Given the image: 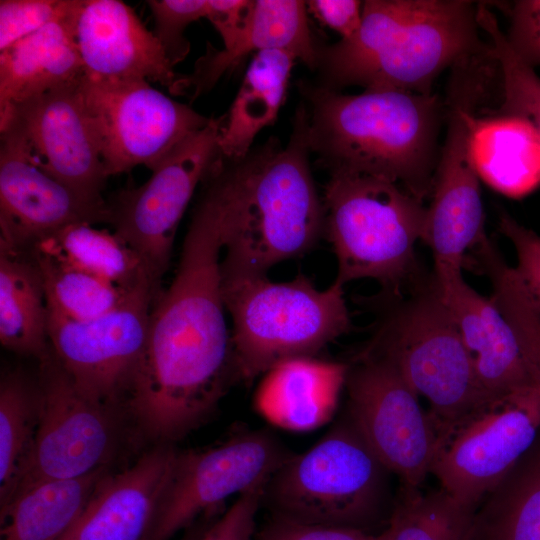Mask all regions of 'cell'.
<instances>
[{
	"label": "cell",
	"mask_w": 540,
	"mask_h": 540,
	"mask_svg": "<svg viewBox=\"0 0 540 540\" xmlns=\"http://www.w3.org/2000/svg\"><path fill=\"white\" fill-rule=\"evenodd\" d=\"M203 184L175 276L154 298L123 399L140 430L158 443L196 429L237 381L222 293V192L214 177Z\"/></svg>",
	"instance_id": "1"
},
{
	"label": "cell",
	"mask_w": 540,
	"mask_h": 540,
	"mask_svg": "<svg viewBox=\"0 0 540 540\" xmlns=\"http://www.w3.org/2000/svg\"><path fill=\"white\" fill-rule=\"evenodd\" d=\"M308 124L302 101L286 146L271 137L242 159L216 158L224 211L222 274L266 276L324 237L325 208L310 168Z\"/></svg>",
	"instance_id": "2"
},
{
	"label": "cell",
	"mask_w": 540,
	"mask_h": 540,
	"mask_svg": "<svg viewBox=\"0 0 540 540\" xmlns=\"http://www.w3.org/2000/svg\"><path fill=\"white\" fill-rule=\"evenodd\" d=\"M308 143L329 175H367L430 198L441 145L445 105L437 94L394 89L343 94L300 79Z\"/></svg>",
	"instance_id": "3"
},
{
	"label": "cell",
	"mask_w": 540,
	"mask_h": 540,
	"mask_svg": "<svg viewBox=\"0 0 540 540\" xmlns=\"http://www.w3.org/2000/svg\"><path fill=\"white\" fill-rule=\"evenodd\" d=\"M477 6L466 0H367L358 31L319 43L316 84L335 91L394 89L432 94L445 69L488 47Z\"/></svg>",
	"instance_id": "4"
},
{
	"label": "cell",
	"mask_w": 540,
	"mask_h": 540,
	"mask_svg": "<svg viewBox=\"0 0 540 540\" xmlns=\"http://www.w3.org/2000/svg\"><path fill=\"white\" fill-rule=\"evenodd\" d=\"M375 332L360 353L393 364L429 415L440 446L491 404L482 391L453 316L433 271L400 296L373 297Z\"/></svg>",
	"instance_id": "5"
},
{
	"label": "cell",
	"mask_w": 540,
	"mask_h": 540,
	"mask_svg": "<svg viewBox=\"0 0 540 540\" xmlns=\"http://www.w3.org/2000/svg\"><path fill=\"white\" fill-rule=\"evenodd\" d=\"M322 198L336 283L371 279L380 294L400 296L429 274L415 251L426 225L423 201L394 182L351 174L330 175Z\"/></svg>",
	"instance_id": "6"
},
{
	"label": "cell",
	"mask_w": 540,
	"mask_h": 540,
	"mask_svg": "<svg viewBox=\"0 0 540 540\" xmlns=\"http://www.w3.org/2000/svg\"><path fill=\"white\" fill-rule=\"evenodd\" d=\"M343 288L334 281L318 289L303 274L284 282L222 274L237 381L251 382L286 360L314 357L347 334L352 323Z\"/></svg>",
	"instance_id": "7"
},
{
	"label": "cell",
	"mask_w": 540,
	"mask_h": 540,
	"mask_svg": "<svg viewBox=\"0 0 540 540\" xmlns=\"http://www.w3.org/2000/svg\"><path fill=\"white\" fill-rule=\"evenodd\" d=\"M389 474L346 416L311 448L286 458L264 500L282 517L364 530L385 505Z\"/></svg>",
	"instance_id": "8"
},
{
	"label": "cell",
	"mask_w": 540,
	"mask_h": 540,
	"mask_svg": "<svg viewBox=\"0 0 540 540\" xmlns=\"http://www.w3.org/2000/svg\"><path fill=\"white\" fill-rule=\"evenodd\" d=\"M79 90L107 177L138 165L153 170L183 139L212 119L166 96L145 79L101 80L83 75Z\"/></svg>",
	"instance_id": "9"
},
{
	"label": "cell",
	"mask_w": 540,
	"mask_h": 540,
	"mask_svg": "<svg viewBox=\"0 0 540 540\" xmlns=\"http://www.w3.org/2000/svg\"><path fill=\"white\" fill-rule=\"evenodd\" d=\"M40 363L39 424L10 500L41 482L78 478L108 468L119 443L120 408L82 393L51 354Z\"/></svg>",
	"instance_id": "10"
},
{
	"label": "cell",
	"mask_w": 540,
	"mask_h": 540,
	"mask_svg": "<svg viewBox=\"0 0 540 540\" xmlns=\"http://www.w3.org/2000/svg\"><path fill=\"white\" fill-rule=\"evenodd\" d=\"M348 417L403 488H420L439 450L435 425L418 395L389 361L359 354L349 366Z\"/></svg>",
	"instance_id": "11"
},
{
	"label": "cell",
	"mask_w": 540,
	"mask_h": 540,
	"mask_svg": "<svg viewBox=\"0 0 540 540\" xmlns=\"http://www.w3.org/2000/svg\"><path fill=\"white\" fill-rule=\"evenodd\" d=\"M225 116L175 146L141 186L122 190L109 207L114 232L142 258L160 282L173 250L178 225L195 192L219 155Z\"/></svg>",
	"instance_id": "12"
},
{
	"label": "cell",
	"mask_w": 540,
	"mask_h": 540,
	"mask_svg": "<svg viewBox=\"0 0 540 540\" xmlns=\"http://www.w3.org/2000/svg\"><path fill=\"white\" fill-rule=\"evenodd\" d=\"M160 285L136 287L115 309L72 320L49 312L53 357L88 397L120 408L142 354L151 307Z\"/></svg>",
	"instance_id": "13"
},
{
	"label": "cell",
	"mask_w": 540,
	"mask_h": 540,
	"mask_svg": "<svg viewBox=\"0 0 540 540\" xmlns=\"http://www.w3.org/2000/svg\"><path fill=\"white\" fill-rule=\"evenodd\" d=\"M539 432L540 392L534 388L491 404L459 427L440 446L430 474L447 495L476 509Z\"/></svg>",
	"instance_id": "14"
},
{
	"label": "cell",
	"mask_w": 540,
	"mask_h": 540,
	"mask_svg": "<svg viewBox=\"0 0 540 540\" xmlns=\"http://www.w3.org/2000/svg\"><path fill=\"white\" fill-rule=\"evenodd\" d=\"M288 456L281 443L262 430L205 450L179 452L148 540H170L231 496L267 484Z\"/></svg>",
	"instance_id": "15"
},
{
	"label": "cell",
	"mask_w": 540,
	"mask_h": 540,
	"mask_svg": "<svg viewBox=\"0 0 540 540\" xmlns=\"http://www.w3.org/2000/svg\"><path fill=\"white\" fill-rule=\"evenodd\" d=\"M0 135V246L30 251L71 224L109 222L108 204L86 201L45 172L14 124Z\"/></svg>",
	"instance_id": "16"
},
{
	"label": "cell",
	"mask_w": 540,
	"mask_h": 540,
	"mask_svg": "<svg viewBox=\"0 0 540 540\" xmlns=\"http://www.w3.org/2000/svg\"><path fill=\"white\" fill-rule=\"evenodd\" d=\"M80 80L17 105L0 123V130L14 124L45 172L86 201L106 206L101 191L108 177L82 101Z\"/></svg>",
	"instance_id": "17"
},
{
	"label": "cell",
	"mask_w": 540,
	"mask_h": 540,
	"mask_svg": "<svg viewBox=\"0 0 540 540\" xmlns=\"http://www.w3.org/2000/svg\"><path fill=\"white\" fill-rule=\"evenodd\" d=\"M84 75L101 80L145 79L174 94V71L155 34L119 0H80L73 21Z\"/></svg>",
	"instance_id": "18"
},
{
	"label": "cell",
	"mask_w": 540,
	"mask_h": 540,
	"mask_svg": "<svg viewBox=\"0 0 540 540\" xmlns=\"http://www.w3.org/2000/svg\"><path fill=\"white\" fill-rule=\"evenodd\" d=\"M178 455L171 444L158 443L127 469L108 473L59 540H148Z\"/></svg>",
	"instance_id": "19"
},
{
	"label": "cell",
	"mask_w": 540,
	"mask_h": 540,
	"mask_svg": "<svg viewBox=\"0 0 540 540\" xmlns=\"http://www.w3.org/2000/svg\"><path fill=\"white\" fill-rule=\"evenodd\" d=\"M437 282L488 400L495 403L536 388L515 334L491 297L475 291L462 274Z\"/></svg>",
	"instance_id": "20"
},
{
	"label": "cell",
	"mask_w": 540,
	"mask_h": 540,
	"mask_svg": "<svg viewBox=\"0 0 540 540\" xmlns=\"http://www.w3.org/2000/svg\"><path fill=\"white\" fill-rule=\"evenodd\" d=\"M307 12L305 1L254 0L246 28L230 45L220 50L208 45L205 55L196 61L193 72L181 76L174 94L195 99L253 52L286 51L315 71L319 42L310 29Z\"/></svg>",
	"instance_id": "21"
},
{
	"label": "cell",
	"mask_w": 540,
	"mask_h": 540,
	"mask_svg": "<svg viewBox=\"0 0 540 540\" xmlns=\"http://www.w3.org/2000/svg\"><path fill=\"white\" fill-rule=\"evenodd\" d=\"M79 3L66 17L0 51V123L17 105L84 75L73 28Z\"/></svg>",
	"instance_id": "22"
},
{
	"label": "cell",
	"mask_w": 540,
	"mask_h": 540,
	"mask_svg": "<svg viewBox=\"0 0 540 540\" xmlns=\"http://www.w3.org/2000/svg\"><path fill=\"white\" fill-rule=\"evenodd\" d=\"M349 366L314 357H299L270 369L255 404L271 423L291 431H310L334 414Z\"/></svg>",
	"instance_id": "23"
},
{
	"label": "cell",
	"mask_w": 540,
	"mask_h": 540,
	"mask_svg": "<svg viewBox=\"0 0 540 540\" xmlns=\"http://www.w3.org/2000/svg\"><path fill=\"white\" fill-rule=\"evenodd\" d=\"M471 153L480 179L505 196L522 197L540 184V133L522 117L485 111Z\"/></svg>",
	"instance_id": "24"
},
{
	"label": "cell",
	"mask_w": 540,
	"mask_h": 540,
	"mask_svg": "<svg viewBox=\"0 0 540 540\" xmlns=\"http://www.w3.org/2000/svg\"><path fill=\"white\" fill-rule=\"evenodd\" d=\"M296 57L282 50L260 51L250 61L218 139L221 156L244 158L257 134L275 123Z\"/></svg>",
	"instance_id": "25"
},
{
	"label": "cell",
	"mask_w": 540,
	"mask_h": 540,
	"mask_svg": "<svg viewBox=\"0 0 540 540\" xmlns=\"http://www.w3.org/2000/svg\"><path fill=\"white\" fill-rule=\"evenodd\" d=\"M49 311L32 251L0 246V342L41 361L49 355Z\"/></svg>",
	"instance_id": "26"
},
{
	"label": "cell",
	"mask_w": 540,
	"mask_h": 540,
	"mask_svg": "<svg viewBox=\"0 0 540 540\" xmlns=\"http://www.w3.org/2000/svg\"><path fill=\"white\" fill-rule=\"evenodd\" d=\"M108 468L38 483L1 508L0 540H59L79 519Z\"/></svg>",
	"instance_id": "27"
},
{
	"label": "cell",
	"mask_w": 540,
	"mask_h": 540,
	"mask_svg": "<svg viewBox=\"0 0 540 540\" xmlns=\"http://www.w3.org/2000/svg\"><path fill=\"white\" fill-rule=\"evenodd\" d=\"M467 540H540V432L482 499Z\"/></svg>",
	"instance_id": "28"
},
{
	"label": "cell",
	"mask_w": 540,
	"mask_h": 540,
	"mask_svg": "<svg viewBox=\"0 0 540 540\" xmlns=\"http://www.w3.org/2000/svg\"><path fill=\"white\" fill-rule=\"evenodd\" d=\"M32 250L47 254L120 287L160 285L139 254L115 232L90 223L71 224L38 242Z\"/></svg>",
	"instance_id": "29"
},
{
	"label": "cell",
	"mask_w": 540,
	"mask_h": 540,
	"mask_svg": "<svg viewBox=\"0 0 540 540\" xmlns=\"http://www.w3.org/2000/svg\"><path fill=\"white\" fill-rule=\"evenodd\" d=\"M465 266L490 281V296L511 326L527 370L540 392V307L514 267L486 236L467 255Z\"/></svg>",
	"instance_id": "30"
},
{
	"label": "cell",
	"mask_w": 540,
	"mask_h": 540,
	"mask_svg": "<svg viewBox=\"0 0 540 540\" xmlns=\"http://www.w3.org/2000/svg\"><path fill=\"white\" fill-rule=\"evenodd\" d=\"M40 417L38 384L19 372L0 383V506L10 500L31 454Z\"/></svg>",
	"instance_id": "31"
},
{
	"label": "cell",
	"mask_w": 540,
	"mask_h": 540,
	"mask_svg": "<svg viewBox=\"0 0 540 540\" xmlns=\"http://www.w3.org/2000/svg\"><path fill=\"white\" fill-rule=\"evenodd\" d=\"M31 251L42 275L48 311L61 317H99L119 306L136 288L120 287L47 254Z\"/></svg>",
	"instance_id": "32"
},
{
	"label": "cell",
	"mask_w": 540,
	"mask_h": 540,
	"mask_svg": "<svg viewBox=\"0 0 540 540\" xmlns=\"http://www.w3.org/2000/svg\"><path fill=\"white\" fill-rule=\"evenodd\" d=\"M475 510L440 488L402 487L389 520L391 540H467Z\"/></svg>",
	"instance_id": "33"
},
{
	"label": "cell",
	"mask_w": 540,
	"mask_h": 540,
	"mask_svg": "<svg viewBox=\"0 0 540 540\" xmlns=\"http://www.w3.org/2000/svg\"><path fill=\"white\" fill-rule=\"evenodd\" d=\"M477 21L488 36L500 72L501 104L495 113L530 121L540 133V77L510 47L486 4L478 3Z\"/></svg>",
	"instance_id": "34"
},
{
	"label": "cell",
	"mask_w": 540,
	"mask_h": 540,
	"mask_svg": "<svg viewBox=\"0 0 540 540\" xmlns=\"http://www.w3.org/2000/svg\"><path fill=\"white\" fill-rule=\"evenodd\" d=\"M147 5L154 18V34L175 66L190 52L184 31L192 22L207 17L208 0H149Z\"/></svg>",
	"instance_id": "35"
},
{
	"label": "cell",
	"mask_w": 540,
	"mask_h": 540,
	"mask_svg": "<svg viewBox=\"0 0 540 540\" xmlns=\"http://www.w3.org/2000/svg\"><path fill=\"white\" fill-rule=\"evenodd\" d=\"M78 0H1L0 51L33 34L49 23L64 18Z\"/></svg>",
	"instance_id": "36"
},
{
	"label": "cell",
	"mask_w": 540,
	"mask_h": 540,
	"mask_svg": "<svg viewBox=\"0 0 540 540\" xmlns=\"http://www.w3.org/2000/svg\"><path fill=\"white\" fill-rule=\"evenodd\" d=\"M505 6L510 47L530 67L540 66V0H516Z\"/></svg>",
	"instance_id": "37"
},
{
	"label": "cell",
	"mask_w": 540,
	"mask_h": 540,
	"mask_svg": "<svg viewBox=\"0 0 540 540\" xmlns=\"http://www.w3.org/2000/svg\"><path fill=\"white\" fill-rule=\"evenodd\" d=\"M267 484L258 485L237 496L234 503L198 540H253L256 517Z\"/></svg>",
	"instance_id": "38"
},
{
	"label": "cell",
	"mask_w": 540,
	"mask_h": 540,
	"mask_svg": "<svg viewBox=\"0 0 540 540\" xmlns=\"http://www.w3.org/2000/svg\"><path fill=\"white\" fill-rule=\"evenodd\" d=\"M498 226L515 249V270L540 307V235L504 211L499 215Z\"/></svg>",
	"instance_id": "39"
},
{
	"label": "cell",
	"mask_w": 540,
	"mask_h": 540,
	"mask_svg": "<svg viewBox=\"0 0 540 540\" xmlns=\"http://www.w3.org/2000/svg\"><path fill=\"white\" fill-rule=\"evenodd\" d=\"M364 530L312 524L277 515L258 536V540H375Z\"/></svg>",
	"instance_id": "40"
},
{
	"label": "cell",
	"mask_w": 540,
	"mask_h": 540,
	"mask_svg": "<svg viewBox=\"0 0 540 540\" xmlns=\"http://www.w3.org/2000/svg\"><path fill=\"white\" fill-rule=\"evenodd\" d=\"M307 11L322 24L341 35V39L353 36L362 21L363 2L356 0H310Z\"/></svg>",
	"instance_id": "41"
},
{
	"label": "cell",
	"mask_w": 540,
	"mask_h": 540,
	"mask_svg": "<svg viewBox=\"0 0 540 540\" xmlns=\"http://www.w3.org/2000/svg\"><path fill=\"white\" fill-rule=\"evenodd\" d=\"M252 0H208L207 19L218 31L223 47L230 45L249 23Z\"/></svg>",
	"instance_id": "42"
},
{
	"label": "cell",
	"mask_w": 540,
	"mask_h": 540,
	"mask_svg": "<svg viewBox=\"0 0 540 540\" xmlns=\"http://www.w3.org/2000/svg\"><path fill=\"white\" fill-rule=\"evenodd\" d=\"M375 540H391V534L388 527L383 532L376 535Z\"/></svg>",
	"instance_id": "43"
},
{
	"label": "cell",
	"mask_w": 540,
	"mask_h": 540,
	"mask_svg": "<svg viewBox=\"0 0 540 540\" xmlns=\"http://www.w3.org/2000/svg\"><path fill=\"white\" fill-rule=\"evenodd\" d=\"M203 532L197 531L196 533H190L189 535L185 536L181 540H198L199 537L202 535Z\"/></svg>",
	"instance_id": "44"
}]
</instances>
